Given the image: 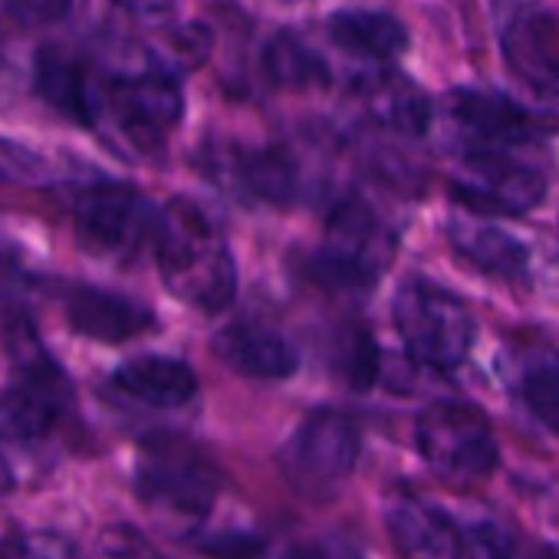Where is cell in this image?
I'll list each match as a JSON object with an SVG mask.
<instances>
[{
	"instance_id": "17",
	"label": "cell",
	"mask_w": 559,
	"mask_h": 559,
	"mask_svg": "<svg viewBox=\"0 0 559 559\" xmlns=\"http://www.w3.org/2000/svg\"><path fill=\"white\" fill-rule=\"evenodd\" d=\"M67 320L76 333L99 343H126L155 326L152 313L116 290L76 287L67 297Z\"/></svg>"
},
{
	"instance_id": "25",
	"label": "cell",
	"mask_w": 559,
	"mask_h": 559,
	"mask_svg": "<svg viewBox=\"0 0 559 559\" xmlns=\"http://www.w3.org/2000/svg\"><path fill=\"white\" fill-rule=\"evenodd\" d=\"M96 559H168V556H162V549L142 530L129 523H116L99 533Z\"/></svg>"
},
{
	"instance_id": "4",
	"label": "cell",
	"mask_w": 559,
	"mask_h": 559,
	"mask_svg": "<svg viewBox=\"0 0 559 559\" xmlns=\"http://www.w3.org/2000/svg\"><path fill=\"white\" fill-rule=\"evenodd\" d=\"M421 461L448 484H480L497 471L500 451L487 415L471 402L438 399L415 421Z\"/></svg>"
},
{
	"instance_id": "16",
	"label": "cell",
	"mask_w": 559,
	"mask_h": 559,
	"mask_svg": "<svg viewBox=\"0 0 559 559\" xmlns=\"http://www.w3.org/2000/svg\"><path fill=\"white\" fill-rule=\"evenodd\" d=\"M359 103L369 119L399 135H425L435 119V106L418 83L395 70H379L359 80Z\"/></svg>"
},
{
	"instance_id": "31",
	"label": "cell",
	"mask_w": 559,
	"mask_h": 559,
	"mask_svg": "<svg viewBox=\"0 0 559 559\" xmlns=\"http://www.w3.org/2000/svg\"><path fill=\"white\" fill-rule=\"evenodd\" d=\"M284 559H323L320 552H310V549H290Z\"/></svg>"
},
{
	"instance_id": "29",
	"label": "cell",
	"mask_w": 559,
	"mask_h": 559,
	"mask_svg": "<svg viewBox=\"0 0 559 559\" xmlns=\"http://www.w3.org/2000/svg\"><path fill=\"white\" fill-rule=\"evenodd\" d=\"M119 8H126L129 14L135 17H145V21H155V17H165L171 14L175 0H116Z\"/></svg>"
},
{
	"instance_id": "30",
	"label": "cell",
	"mask_w": 559,
	"mask_h": 559,
	"mask_svg": "<svg viewBox=\"0 0 559 559\" xmlns=\"http://www.w3.org/2000/svg\"><path fill=\"white\" fill-rule=\"evenodd\" d=\"M11 487H14V474H11V467H8L4 454H0V497H4Z\"/></svg>"
},
{
	"instance_id": "22",
	"label": "cell",
	"mask_w": 559,
	"mask_h": 559,
	"mask_svg": "<svg viewBox=\"0 0 559 559\" xmlns=\"http://www.w3.org/2000/svg\"><path fill=\"white\" fill-rule=\"evenodd\" d=\"M263 73L270 83L284 90H313L330 80V67L323 53H317L300 34H276L263 47Z\"/></svg>"
},
{
	"instance_id": "14",
	"label": "cell",
	"mask_w": 559,
	"mask_h": 559,
	"mask_svg": "<svg viewBox=\"0 0 559 559\" xmlns=\"http://www.w3.org/2000/svg\"><path fill=\"white\" fill-rule=\"evenodd\" d=\"M211 178L270 204H284L297 194V165L276 148H217L211 152Z\"/></svg>"
},
{
	"instance_id": "12",
	"label": "cell",
	"mask_w": 559,
	"mask_h": 559,
	"mask_svg": "<svg viewBox=\"0 0 559 559\" xmlns=\"http://www.w3.org/2000/svg\"><path fill=\"white\" fill-rule=\"evenodd\" d=\"M214 356L247 379H290L300 366L297 346L266 323L257 320H237L227 323L214 343Z\"/></svg>"
},
{
	"instance_id": "27",
	"label": "cell",
	"mask_w": 559,
	"mask_h": 559,
	"mask_svg": "<svg viewBox=\"0 0 559 559\" xmlns=\"http://www.w3.org/2000/svg\"><path fill=\"white\" fill-rule=\"evenodd\" d=\"M4 8L27 24H53L70 14L73 0H4Z\"/></svg>"
},
{
	"instance_id": "15",
	"label": "cell",
	"mask_w": 559,
	"mask_h": 559,
	"mask_svg": "<svg viewBox=\"0 0 559 559\" xmlns=\"http://www.w3.org/2000/svg\"><path fill=\"white\" fill-rule=\"evenodd\" d=\"M448 237H451V247L467 263H474L480 273H487L493 280H503V284H523L530 276L526 243H520L513 234L490 224L487 217H477V214H467L457 207L448 221Z\"/></svg>"
},
{
	"instance_id": "24",
	"label": "cell",
	"mask_w": 559,
	"mask_h": 559,
	"mask_svg": "<svg viewBox=\"0 0 559 559\" xmlns=\"http://www.w3.org/2000/svg\"><path fill=\"white\" fill-rule=\"evenodd\" d=\"M0 559H83L76 543L53 530H27L0 536Z\"/></svg>"
},
{
	"instance_id": "3",
	"label": "cell",
	"mask_w": 559,
	"mask_h": 559,
	"mask_svg": "<svg viewBox=\"0 0 559 559\" xmlns=\"http://www.w3.org/2000/svg\"><path fill=\"white\" fill-rule=\"evenodd\" d=\"M392 320L408 356L438 372L461 366L477 340V320L471 307L425 276H412L399 287Z\"/></svg>"
},
{
	"instance_id": "18",
	"label": "cell",
	"mask_w": 559,
	"mask_h": 559,
	"mask_svg": "<svg viewBox=\"0 0 559 559\" xmlns=\"http://www.w3.org/2000/svg\"><path fill=\"white\" fill-rule=\"evenodd\" d=\"M112 385L148 408H181L194 399L198 376L171 356H135L112 372Z\"/></svg>"
},
{
	"instance_id": "7",
	"label": "cell",
	"mask_w": 559,
	"mask_h": 559,
	"mask_svg": "<svg viewBox=\"0 0 559 559\" xmlns=\"http://www.w3.org/2000/svg\"><path fill=\"white\" fill-rule=\"evenodd\" d=\"M359 428L346 412L320 408L304 418V425L290 435L280 451V471L287 484L304 497H330L359 461Z\"/></svg>"
},
{
	"instance_id": "1",
	"label": "cell",
	"mask_w": 559,
	"mask_h": 559,
	"mask_svg": "<svg viewBox=\"0 0 559 559\" xmlns=\"http://www.w3.org/2000/svg\"><path fill=\"white\" fill-rule=\"evenodd\" d=\"M158 273L175 300L221 313L237 290V266L221 224L191 198H175L158 211Z\"/></svg>"
},
{
	"instance_id": "19",
	"label": "cell",
	"mask_w": 559,
	"mask_h": 559,
	"mask_svg": "<svg viewBox=\"0 0 559 559\" xmlns=\"http://www.w3.org/2000/svg\"><path fill=\"white\" fill-rule=\"evenodd\" d=\"M67 379H21L14 389L0 392V438L37 441L44 438L67 402Z\"/></svg>"
},
{
	"instance_id": "5",
	"label": "cell",
	"mask_w": 559,
	"mask_h": 559,
	"mask_svg": "<svg viewBox=\"0 0 559 559\" xmlns=\"http://www.w3.org/2000/svg\"><path fill=\"white\" fill-rule=\"evenodd\" d=\"M395 247L399 240L382 214L362 198H349L326 221L317 270L336 287L366 290L379 284L382 273L392 266Z\"/></svg>"
},
{
	"instance_id": "11",
	"label": "cell",
	"mask_w": 559,
	"mask_h": 559,
	"mask_svg": "<svg viewBox=\"0 0 559 559\" xmlns=\"http://www.w3.org/2000/svg\"><path fill=\"white\" fill-rule=\"evenodd\" d=\"M451 132L467 152H516L543 135V122L497 90H454L444 103Z\"/></svg>"
},
{
	"instance_id": "6",
	"label": "cell",
	"mask_w": 559,
	"mask_h": 559,
	"mask_svg": "<svg viewBox=\"0 0 559 559\" xmlns=\"http://www.w3.org/2000/svg\"><path fill=\"white\" fill-rule=\"evenodd\" d=\"M135 490L165 516L201 520L221 493V471L207 454L178 438L152 441L135 467Z\"/></svg>"
},
{
	"instance_id": "21",
	"label": "cell",
	"mask_w": 559,
	"mask_h": 559,
	"mask_svg": "<svg viewBox=\"0 0 559 559\" xmlns=\"http://www.w3.org/2000/svg\"><path fill=\"white\" fill-rule=\"evenodd\" d=\"M96 83L83 60L60 53V50H44L37 57V90L40 96L63 116H70L80 126H93V109H96Z\"/></svg>"
},
{
	"instance_id": "28",
	"label": "cell",
	"mask_w": 559,
	"mask_h": 559,
	"mask_svg": "<svg viewBox=\"0 0 559 559\" xmlns=\"http://www.w3.org/2000/svg\"><path fill=\"white\" fill-rule=\"evenodd\" d=\"M0 171L11 175V178H24V181H37L44 175V158L0 139Z\"/></svg>"
},
{
	"instance_id": "9",
	"label": "cell",
	"mask_w": 559,
	"mask_h": 559,
	"mask_svg": "<svg viewBox=\"0 0 559 559\" xmlns=\"http://www.w3.org/2000/svg\"><path fill=\"white\" fill-rule=\"evenodd\" d=\"M451 191L467 214L520 217L546 198V175L516 152H467Z\"/></svg>"
},
{
	"instance_id": "13",
	"label": "cell",
	"mask_w": 559,
	"mask_h": 559,
	"mask_svg": "<svg viewBox=\"0 0 559 559\" xmlns=\"http://www.w3.org/2000/svg\"><path fill=\"white\" fill-rule=\"evenodd\" d=\"M385 526L405 559H457L461 526L444 510L408 490L389 497Z\"/></svg>"
},
{
	"instance_id": "23",
	"label": "cell",
	"mask_w": 559,
	"mask_h": 559,
	"mask_svg": "<svg viewBox=\"0 0 559 559\" xmlns=\"http://www.w3.org/2000/svg\"><path fill=\"white\" fill-rule=\"evenodd\" d=\"M510 385L520 395V402L549 428L559 435V356L552 353H530L520 356Z\"/></svg>"
},
{
	"instance_id": "10",
	"label": "cell",
	"mask_w": 559,
	"mask_h": 559,
	"mask_svg": "<svg viewBox=\"0 0 559 559\" xmlns=\"http://www.w3.org/2000/svg\"><path fill=\"white\" fill-rule=\"evenodd\" d=\"M500 53L539 96L559 99V17L530 0H490Z\"/></svg>"
},
{
	"instance_id": "20",
	"label": "cell",
	"mask_w": 559,
	"mask_h": 559,
	"mask_svg": "<svg viewBox=\"0 0 559 559\" xmlns=\"http://www.w3.org/2000/svg\"><path fill=\"white\" fill-rule=\"evenodd\" d=\"M326 31L340 50L369 63H392L408 50V31L389 11H336Z\"/></svg>"
},
{
	"instance_id": "2",
	"label": "cell",
	"mask_w": 559,
	"mask_h": 559,
	"mask_svg": "<svg viewBox=\"0 0 559 559\" xmlns=\"http://www.w3.org/2000/svg\"><path fill=\"white\" fill-rule=\"evenodd\" d=\"M185 99L178 80L168 70L142 73H112L96 83L93 126L106 142L126 155H155L162 152L168 132L181 122Z\"/></svg>"
},
{
	"instance_id": "32",
	"label": "cell",
	"mask_w": 559,
	"mask_h": 559,
	"mask_svg": "<svg viewBox=\"0 0 559 559\" xmlns=\"http://www.w3.org/2000/svg\"><path fill=\"white\" fill-rule=\"evenodd\" d=\"M0 44H4V37H0Z\"/></svg>"
},
{
	"instance_id": "26",
	"label": "cell",
	"mask_w": 559,
	"mask_h": 559,
	"mask_svg": "<svg viewBox=\"0 0 559 559\" xmlns=\"http://www.w3.org/2000/svg\"><path fill=\"white\" fill-rule=\"evenodd\" d=\"M211 44H214V37L204 24H185L165 37V63L178 67L181 73H191L207 60Z\"/></svg>"
},
{
	"instance_id": "8",
	"label": "cell",
	"mask_w": 559,
	"mask_h": 559,
	"mask_svg": "<svg viewBox=\"0 0 559 559\" xmlns=\"http://www.w3.org/2000/svg\"><path fill=\"white\" fill-rule=\"evenodd\" d=\"M158 211L139 188L109 181L76 198V227L90 250L129 263L155 247Z\"/></svg>"
}]
</instances>
